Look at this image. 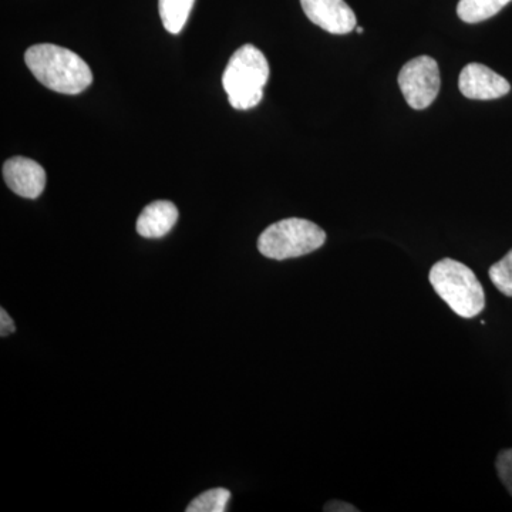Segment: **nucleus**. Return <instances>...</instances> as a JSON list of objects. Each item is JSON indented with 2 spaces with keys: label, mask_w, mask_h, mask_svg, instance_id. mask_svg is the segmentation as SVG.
Instances as JSON below:
<instances>
[{
  "label": "nucleus",
  "mask_w": 512,
  "mask_h": 512,
  "mask_svg": "<svg viewBox=\"0 0 512 512\" xmlns=\"http://www.w3.org/2000/svg\"><path fill=\"white\" fill-rule=\"evenodd\" d=\"M303 12L316 26L332 35L356 29V15L345 0H301Z\"/></svg>",
  "instance_id": "0eeeda50"
},
{
  "label": "nucleus",
  "mask_w": 512,
  "mask_h": 512,
  "mask_svg": "<svg viewBox=\"0 0 512 512\" xmlns=\"http://www.w3.org/2000/svg\"><path fill=\"white\" fill-rule=\"evenodd\" d=\"M430 284L461 318L471 319L485 308V292L476 274L454 259H441L431 268Z\"/></svg>",
  "instance_id": "7ed1b4c3"
},
{
  "label": "nucleus",
  "mask_w": 512,
  "mask_h": 512,
  "mask_svg": "<svg viewBox=\"0 0 512 512\" xmlns=\"http://www.w3.org/2000/svg\"><path fill=\"white\" fill-rule=\"evenodd\" d=\"M399 86L404 100L412 109H427L439 96L441 86L439 64L429 56H419L410 60L400 70Z\"/></svg>",
  "instance_id": "39448f33"
},
{
  "label": "nucleus",
  "mask_w": 512,
  "mask_h": 512,
  "mask_svg": "<svg viewBox=\"0 0 512 512\" xmlns=\"http://www.w3.org/2000/svg\"><path fill=\"white\" fill-rule=\"evenodd\" d=\"M488 275L498 291L512 298V249L501 261L491 266Z\"/></svg>",
  "instance_id": "ddd939ff"
},
{
  "label": "nucleus",
  "mask_w": 512,
  "mask_h": 512,
  "mask_svg": "<svg viewBox=\"0 0 512 512\" xmlns=\"http://www.w3.org/2000/svg\"><path fill=\"white\" fill-rule=\"evenodd\" d=\"M268 80L269 63L264 53L258 47L245 45L229 59L222 86L234 109L249 110L261 103Z\"/></svg>",
  "instance_id": "f03ea898"
},
{
  "label": "nucleus",
  "mask_w": 512,
  "mask_h": 512,
  "mask_svg": "<svg viewBox=\"0 0 512 512\" xmlns=\"http://www.w3.org/2000/svg\"><path fill=\"white\" fill-rule=\"evenodd\" d=\"M3 180L19 197L35 200L45 191V168L30 158L13 157L3 164Z\"/></svg>",
  "instance_id": "6e6552de"
},
{
  "label": "nucleus",
  "mask_w": 512,
  "mask_h": 512,
  "mask_svg": "<svg viewBox=\"0 0 512 512\" xmlns=\"http://www.w3.org/2000/svg\"><path fill=\"white\" fill-rule=\"evenodd\" d=\"M178 221L177 207L171 201H154L147 205L137 220V232L143 238H163Z\"/></svg>",
  "instance_id": "1a4fd4ad"
},
{
  "label": "nucleus",
  "mask_w": 512,
  "mask_h": 512,
  "mask_svg": "<svg viewBox=\"0 0 512 512\" xmlns=\"http://www.w3.org/2000/svg\"><path fill=\"white\" fill-rule=\"evenodd\" d=\"M326 242V232L315 222L302 218L286 220L269 225L258 239V249L262 255L275 261L299 258L312 254Z\"/></svg>",
  "instance_id": "20e7f679"
},
{
  "label": "nucleus",
  "mask_w": 512,
  "mask_h": 512,
  "mask_svg": "<svg viewBox=\"0 0 512 512\" xmlns=\"http://www.w3.org/2000/svg\"><path fill=\"white\" fill-rule=\"evenodd\" d=\"M356 32L357 33H363V32H365V29H363V28H356Z\"/></svg>",
  "instance_id": "f3484780"
},
{
  "label": "nucleus",
  "mask_w": 512,
  "mask_h": 512,
  "mask_svg": "<svg viewBox=\"0 0 512 512\" xmlns=\"http://www.w3.org/2000/svg\"><path fill=\"white\" fill-rule=\"evenodd\" d=\"M325 511H335V512H357V508L353 507L348 503H342V501H330V503L325 505Z\"/></svg>",
  "instance_id": "dca6fc26"
},
{
  "label": "nucleus",
  "mask_w": 512,
  "mask_h": 512,
  "mask_svg": "<svg viewBox=\"0 0 512 512\" xmlns=\"http://www.w3.org/2000/svg\"><path fill=\"white\" fill-rule=\"evenodd\" d=\"M195 0H158L160 18L167 32L178 35L190 18Z\"/></svg>",
  "instance_id": "9b49d317"
},
{
  "label": "nucleus",
  "mask_w": 512,
  "mask_h": 512,
  "mask_svg": "<svg viewBox=\"0 0 512 512\" xmlns=\"http://www.w3.org/2000/svg\"><path fill=\"white\" fill-rule=\"evenodd\" d=\"M15 330V322L10 318L8 312L3 308L0 309V335H2V338H6V336H9L10 333L15 332Z\"/></svg>",
  "instance_id": "2eb2a0df"
},
{
  "label": "nucleus",
  "mask_w": 512,
  "mask_h": 512,
  "mask_svg": "<svg viewBox=\"0 0 512 512\" xmlns=\"http://www.w3.org/2000/svg\"><path fill=\"white\" fill-rule=\"evenodd\" d=\"M231 500V493L225 488L205 491L188 504L187 512H225Z\"/></svg>",
  "instance_id": "f8f14e48"
},
{
  "label": "nucleus",
  "mask_w": 512,
  "mask_h": 512,
  "mask_svg": "<svg viewBox=\"0 0 512 512\" xmlns=\"http://www.w3.org/2000/svg\"><path fill=\"white\" fill-rule=\"evenodd\" d=\"M26 66L47 89L62 94H79L93 82L89 64L66 47L35 45L26 50Z\"/></svg>",
  "instance_id": "f257e3e1"
},
{
  "label": "nucleus",
  "mask_w": 512,
  "mask_h": 512,
  "mask_svg": "<svg viewBox=\"0 0 512 512\" xmlns=\"http://www.w3.org/2000/svg\"><path fill=\"white\" fill-rule=\"evenodd\" d=\"M511 0H460L457 6L458 18L466 23H480L493 18Z\"/></svg>",
  "instance_id": "9d476101"
},
{
  "label": "nucleus",
  "mask_w": 512,
  "mask_h": 512,
  "mask_svg": "<svg viewBox=\"0 0 512 512\" xmlns=\"http://www.w3.org/2000/svg\"><path fill=\"white\" fill-rule=\"evenodd\" d=\"M461 94L471 100H495L510 93L507 79L481 63H470L461 70L458 79Z\"/></svg>",
  "instance_id": "423d86ee"
},
{
  "label": "nucleus",
  "mask_w": 512,
  "mask_h": 512,
  "mask_svg": "<svg viewBox=\"0 0 512 512\" xmlns=\"http://www.w3.org/2000/svg\"><path fill=\"white\" fill-rule=\"evenodd\" d=\"M495 467H497L498 477L503 481L508 493L512 495V448L498 454Z\"/></svg>",
  "instance_id": "4468645a"
}]
</instances>
